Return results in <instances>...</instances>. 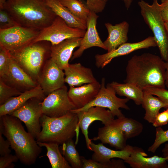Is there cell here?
<instances>
[{
    "label": "cell",
    "mask_w": 168,
    "mask_h": 168,
    "mask_svg": "<svg viewBox=\"0 0 168 168\" xmlns=\"http://www.w3.org/2000/svg\"><path fill=\"white\" fill-rule=\"evenodd\" d=\"M125 83L134 84L141 89L147 87L165 88L166 62L150 53L133 56L126 68Z\"/></svg>",
    "instance_id": "6da1fadb"
},
{
    "label": "cell",
    "mask_w": 168,
    "mask_h": 168,
    "mask_svg": "<svg viewBox=\"0 0 168 168\" xmlns=\"http://www.w3.org/2000/svg\"><path fill=\"white\" fill-rule=\"evenodd\" d=\"M0 132L9 142L21 163L28 166L35 163L42 148L26 131L20 119L9 114L0 116Z\"/></svg>",
    "instance_id": "7a4b0ae2"
},
{
    "label": "cell",
    "mask_w": 168,
    "mask_h": 168,
    "mask_svg": "<svg viewBox=\"0 0 168 168\" xmlns=\"http://www.w3.org/2000/svg\"><path fill=\"white\" fill-rule=\"evenodd\" d=\"M3 9L19 25L40 30L51 25L57 16L45 0H7Z\"/></svg>",
    "instance_id": "3957f363"
},
{
    "label": "cell",
    "mask_w": 168,
    "mask_h": 168,
    "mask_svg": "<svg viewBox=\"0 0 168 168\" xmlns=\"http://www.w3.org/2000/svg\"><path fill=\"white\" fill-rule=\"evenodd\" d=\"M78 120L77 114L71 112L56 117L43 114L40 119L42 129L36 141L62 145L78 133Z\"/></svg>",
    "instance_id": "277c9868"
},
{
    "label": "cell",
    "mask_w": 168,
    "mask_h": 168,
    "mask_svg": "<svg viewBox=\"0 0 168 168\" xmlns=\"http://www.w3.org/2000/svg\"><path fill=\"white\" fill-rule=\"evenodd\" d=\"M141 15L152 32L162 59H168V35L160 12L157 0L150 5L143 0L138 2Z\"/></svg>",
    "instance_id": "5b68a950"
},
{
    "label": "cell",
    "mask_w": 168,
    "mask_h": 168,
    "mask_svg": "<svg viewBox=\"0 0 168 168\" xmlns=\"http://www.w3.org/2000/svg\"><path fill=\"white\" fill-rule=\"evenodd\" d=\"M41 42L32 43L10 52L11 57L34 81L38 80L48 49Z\"/></svg>",
    "instance_id": "8992f818"
},
{
    "label": "cell",
    "mask_w": 168,
    "mask_h": 168,
    "mask_svg": "<svg viewBox=\"0 0 168 168\" xmlns=\"http://www.w3.org/2000/svg\"><path fill=\"white\" fill-rule=\"evenodd\" d=\"M116 94L114 89L108 84L105 86V79L103 77L101 79L100 89L95 98L82 108L72 110L71 112L77 113L86 110L92 106H99L108 108L114 117L116 116L119 118L123 117L124 116L120 108L129 110V107L127 105L129 99L127 98H119Z\"/></svg>",
    "instance_id": "52a82bcc"
},
{
    "label": "cell",
    "mask_w": 168,
    "mask_h": 168,
    "mask_svg": "<svg viewBox=\"0 0 168 168\" xmlns=\"http://www.w3.org/2000/svg\"><path fill=\"white\" fill-rule=\"evenodd\" d=\"M86 30L69 26L59 16L52 23L40 30L32 43L41 41L49 42L51 45H56L64 40L72 38H83Z\"/></svg>",
    "instance_id": "ba28073f"
},
{
    "label": "cell",
    "mask_w": 168,
    "mask_h": 168,
    "mask_svg": "<svg viewBox=\"0 0 168 168\" xmlns=\"http://www.w3.org/2000/svg\"><path fill=\"white\" fill-rule=\"evenodd\" d=\"M40 31L20 25L0 30V46L13 52L32 43Z\"/></svg>",
    "instance_id": "9c48e42d"
},
{
    "label": "cell",
    "mask_w": 168,
    "mask_h": 168,
    "mask_svg": "<svg viewBox=\"0 0 168 168\" xmlns=\"http://www.w3.org/2000/svg\"><path fill=\"white\" fill-rule=\"evenodd\" d=\"M43 100L32 98L10 115L15 117L25 124L28 131L35 139L41 131L40 119L43 114L41 102Z\"/></svg>",
    "instance_id": "30bf717a"
},
{
    "label": "cell",
    "mask_w": 168,
    "mask_h": 168,
    "mask_svg": "<svg viewBox=\"0 0 168 168\" xmlns=\"http://www.w3.org/2000/svg\"><path fill=\"white\" fill-rule=\"evenodd\" d=\"M41 108L44 114L52 117L64 115L76 109L68 97L65 85L45 97L41 102Z\"/></svg>",
    "instance_id": "8fae6325"
},
{
    "label": "cell",
    "mask_w": 168,
    "mask_h": 168,
    "mask_svg": "<svg viewBox=\"0 0 168 168\" xmlns=\"http://www.w3.org/2000/svg\"><path fill=\"white\" fill-rule=\"evenodd\" d=\"M76 113L78 119V126L85 137L86 147L88 149L92 151L90 146L92 140L88 136L89 126L96 120L101 121L104 125L110 124L114 119V117L109 109L99 106H92L86 110Z\"/></svg>",
    "instance_id": "7c38bea8"
},
{
    "label": "cell",
    "mask_w": 168,
    "mask_h": 168,
    "mask_svg": "<svg viewBox=\"0 0 168 168\" xmlns=\"http://www.w3.org/2000/svg\"><path fill=\"white\" fill-rule=\"evenodd\" d=\"M156 46L157 45L153 36H149L137 42H126L113 51L103 54L96 55V65L98 68H103L115 58L128 54L136 50Z\"/></svg>",
    "instance_id": "4fadbf2b"
},
{
    "label": "cell",
    "mask_w": 168,
    "mask_h": 168,
    "mask_svg": "<svg viewBox=\"0 0 168 168\" xmlns=\"http://www.w3.org/2000/svg\"><path fill=\"white\" fill-rule=\"evenodd\" d=\"M63 70L51 58L46 62L38 80L44 94L48 95L65 85Z\"/></svg>",
    "instance_id": "5bb4252c"
},
{
    "label": "cell",
    "mask_w": 168,
    "mask_h": 168,
    "mask_svg": "<svg viewBox=\"0 0 168 168\" xmlns=\"http://www.w3.org/2000/svg\"><path fill=\"white\" fill-rule=\"evenodd\" d=\"M98 17L96 13L91 11L86 21V30L82 38L79 48L73 54L72 60L80 57L85 50L91 47H97L106 50L96 29L97 20Z\"/></svg>",
    "instance_id": "9a60e30c"
},
{
    "label": "cell",
    "mask_w": 168,
    "mask_h": 168,
    "mask_svg": "<svg viewBox=\"0 0 168 168\" xmlns=\"http://www.w3.org/2000/svg\"><path fill=\"white\" fill-rule=\"evenodd\" d=\"M82 38H71L56 45H51V58L61 69L64 70L68 67L73 51L76 48L79 47Z\"/></svg>",
    "instance_id": "2e32d148"
},
{
    "label": "cell",
    "mask_w": 168,
    "mask_h": 168,
    "mask_svg": "<svg viewBox=\"0 0 168 168\" xmlns=\"http://www.w3.org/2000/svg\"><path fill=\"white\" fill-rule=\"evenodd\" d=\"M147 155L142 148L133 147L127 160L124 161L132 168H167V157L154 156L147 157Z\"/></svg>",
    "instance_id": "e0dca14e"
},
{
    "label": "cell",
    "mask_w": 168,
    "mask_h": 168,
    "mask_svg": "<svg viewBox=\"0 0 168 168\" xmlns=\"http://www.w3.org/2000/svg\"><path fill=\"white\" fill-rule=\"evenodd\" d=\"M1 78L6 83H8L11 86L16 88H21L30 89L39 85L12 57L10 61L8 71Z\"/></svg>",
    "instance_id": "ac0fdd59"
},
{
    "label": "cell",
    "mask_w": 168,
    "mask_h": 168,
    "mask_svg": "<svg viewBox=\"0 0 168 168\" xmlns=\"http://www.w3.org/2000/svg\"><path fill=\"white\" fill-rule=\"evenodd\" d=\"M100 83L97 81L79 86L70 87L68 97L76 107L80 109L91 102L97 95Z\"/></svg>",
    "instance_id": "d6986e66"
},
{
    "label": "cell",
    "mask_w": 168,
    "mask_h": 168,
    "mask_svg": "<svg viewBox=\"0 0 168 168\" xmlns=\"http://www.w3.org/2000/svg\"><path fill=\"white\" fill-rule=\"evenodd\" d=\"M63 70L65 82L70 87L79 86L97 81L91 69L80 63L69 64Z\"/></svg>",
    "instance_id": "ffe728a7"
},
{
    "label": "cell",
    "mask_w": 168,
    "mask_h": 168,
    "mask_svg": "<svg viewBox=\"0 0 168 168\" xmlns=\"http://www.w3.org/2000/svg\"><path fill=\"white\" fill-rule=\"evenodd\" d=\"M45 94L40 85L22 92L18 96L13 97L0 105V117L9 114L17 110L30 99L36 98L43 100Z\"/></svg>",
    "instance_id": "44dd1931"
},
{
    "label": "cell",
    "mask_w": 168,
    "mask_h": 168,
    "mask_svg": "<svg viewBox=\"0 0 168 168\" xmlns=\"http://www.w3.org/2000/svg\"><path fill=\"white\" fill-rule=\"evenodd\" d=\"M108 33V37L103 42L107 52L113 51L127 42L129 24L126 21L113 25L110 23L105 24Z\"/></svg>",
    "instance_id": "7402d4cb"
},
{
    "label": "cell",
    "mask_w": 168,
    "mask_h": 168,
    "mask_svg": "<svg viewBox=\"0 0 168 168\" xmlns=\"http://www.w3.org/2000/svg\"><path fill=\"white\" fill-rule=\"evenodd\" d=\"M102 143L96 144L92 142L90 146L94 153L92 156V159L102 163H108L111 161V159L118 158L126 161L130 155L133 147L127 145L122 150H114L108 148Z\"/></svg>",
    "instance_id": "603a6c76"
},
{
    "label": "cell",
    "mask_w": 168,
    "mask_h": 168,
    "mask_svg": "<svg viewBox=\"0 0 168 168\" xmlns=\"http://www.w3.org/2000/svg\"><path fill=\"white\" fill-rule=\"evenodd\" d=\"M127 139L121 130L113 122L110 124L99 128L97 136L91 139L94 141L99 140L102 143L108 144L119 150L126 147Z\"/></svg>",
    "instance_id": "cb8c5ba5"
},
{
    "label": "cell",
    "mask_w": 168,
    "mask_h": 168,
    "mask_svg": "<svg viewBox=\"0 0 168 168\" xmlns=\"http://www.w3.org/2000/svg\"><path fill=\"white\" fill-rule=\"evenodd\" d=\"M47 5L57 16L63 19L70 27L86 30V21L73 15L59 0H45Z\"/></svg>",
    "instance_id": "d4e9b609"
},
{
    "label": "cell",
    "mask_w": 168,
    "mask_h": 168,
    "mask_svg": "<svg viewBox=\"0 0 168 168\" xmlns=\"http://www.w3.org/2000/svg\"><path fill=\"white\" fill-rule=\"evenodd\" d=\"M108 84L114 89L116 94L132 100L137 105H142L144 91L136 85L129 83H121L116 82Z\"/></svg>",
    "instance_id": "484cf974"
},
{
    "label": "cell",
    "mask_w": 168,
    "mask_h": 168,
    "mask_svg": "<svg viewBox=\"0 0 168 168\" xmlns=\"http://www.w3.org/2000/svg\"><path fill=\"white\" fill-rule=\"evenodd\" d=\"M144 95L142 105L145 113L144 119L148 123H152L162 108H167V105L159 98L143 91Z\"/></svg>",
    "instance_id": "4316f807"
},
{
    "label": "cell",
    "mask_w": 168,
    "mask_h": 168,
    "mask_svg": "<svg viewBox=\"0 0 168 168\" xmlns=\"http://www.w3.org/2000/svg\"><path fill=\"white\" fill-rule=\"evenodd\" d=\"M40 147H44L47 150L46 156L52 168H71V166L61 154L59 145L53 142L37 141Z\"/></svg>",
    "instance_id": "83f0119b"
},
{
    "label": "cell",
    "mask_w": 168,
    "mask_h": 168,
    "mask_svg": "<svg viewBox=\"0 0 168 168\" xmlns=\"http://www.w3.org/2000/svg\"><path fill=\"white\" fill-rule=\"evenodd\" d=\"M113 123L119 128L127 139L138 136L143 129L141 123L124 116L114 119Z\"/></svg>",
    "instance_id": "f1b7e54d"
},
{
    "label": "cell",
    "mask_w": 168,
    "mask_h": 168,
    "mask_svg": "<svg viewBox=\"0 0 168 168\" xmlns=\"http://www.w3.org/2000/svg\"><path fill=\"white\" fill-rule=\"evenodd\" d=\"M76 145L72 139L68 140L62 144V152L72 168H82L81 157L76 148Z\"/></svg>",
    "instance_id": "f546056e"
},
{
    "label": "cell",
    "mask_w": 168,
    "mask_h": 168,
    "mask_svg": "<svg viewBox=\"0 0 168 168\" xmlns=\"http://www.w3.org/2000/svg\"><path fill=\"white\" fill-rule=\"evenodd\" d=\"M59 1L75 16L86 21L91 11L86 4L80 0H59Z\"/></svg>",
    "instance_id": "4dcf8cb0"
},
{
    "label": "cell",
    "mask_w": 168,
    "mask_h": 168,
    "mask_svg": "<svg viewBox=\"0 0 168 168\" xmlns=\"http://www.w3.org/2000/svg\"><path fill=\"white\" fill-rule=\"evenodd\" d=\"M81 157L83 163L82 168H122L123 166V162L120 159L116 160L112 159L109 163H102Z\"/></svg>",
    "instance_id": "1f68e13d"
},
{
    "label": "cell",
    "mask_w": 168,
    "mask_h": 168,
    "mask_svg": "<svg viewBox=\"0 0 168 168\" xmlns=\"http://www.w3.org/2000/svg\"><path fill=\"white\" fill-rule=\"evenodd\" d=\"M21 93L17 88L6 83L0 78V105L11 98L18 96Z\"/></svg>",
    "instance_id": "d6a6232c"
},
{
    "label": "cell",
    "mask_w": 168,
    "mask_h": 168,
    "mask_svg": "<svg viewBox=\"0 0 168 168\" xmlns=\"http://www.w3.org/2000/svg\"><path fill=\"white\" fill-rule=\"evenodd\" d=\"M168 141V130L164 131L161 127H156L155 138L153 143L149 147V152L155 153L163 143Z\"/></svg>",
    "instance_id": "836d02e7"
},
{
    "label": "cell",
    "mask_w": 168,
    "mask_h": 168,
    "mask_svg": "<svg viewBox=\"0 0 168 168\" xmlns=\"http://www.w3.org/2000/svg\"><path fill=\"white\" fill-rule=\"evenodd\" d=\"M11 57L10 52L0 46V77H3L7 72Z\"/></svg>",
    "instance_id": "e575fe53"
},
{
    "label": "cell",
    "mask_w": 168,
    "mask_h": 168,
    "mask_svg": "<svg viewBox=\"0 0 168 168\" xmlns=\"http://www.w3.org/2000/svg\"><path fill=\"white\" fill-rule=\"evenodd\" d=\"M19 25L8 12L0 9V30H4Z\"/></svg>",
    "instance_id": "d590c367"
},
{
    "label": "cell",
    "mask_w": 168,
    "mask_h": 168,
    "mask_svg": "<svg viewBox=\"0 0 168 168\" xmlns=\"http://www.w3.org/2000/svg\"><path fill=\"white\" fill-rule=\"evenodd\" d=\"M143 91L159 98L167 105L166 108H168V90L165 88L150 87L145 88Z\"/></svg>",
    "instance_id": "8d00e7d4"
},
{
    "label": "cell",
    "mask_w": 168,
    "mask_h": 168,
    "mask_svg": "<svg viewBox=\"0 0 168 168\" xmlns=\"http://www.w3.org/2000/svg\"><path fill=\"white\" fill-rule=\"evenodd\" d=\"M108 0H86V5L90 11L96 13L104 9Z\"/></svg>",
    "instance_id": "74e56055"
},
{
    "label": "cell",
    "mask_w": 168,
    "mask_h": 168,
    "mask_svg": "<svg viewBox=\"0 0 168 168\" xmlns=\"http://www.w3.org/2000/svg\"><path fill=\"white\" fill-rule=\"evenodd\" d=\"M19 160L15 154H10L0 156V168H13L15 165L13 163L17 162Z\"/></svg>",
    "instance_id": "f35d334b"
},
{
    "label": "cell",
    "mask_w": 168,
    "mask_h": 168,
    "mask_svg": "<svg viewBox=\"0 0 168 168\" xmlns=\"http://www.w3.org/2000/svg\"><path fill=\"white\" fill-rule=\"evenodd\" d=\"M161 113H159L155 117L152 125L155 127L166 125L168 123V108Z\"/></svg>",
    "instance_id": "ab89813d"
},
{
    "label": "cell",
    "mask_w": 168,
    "mask_h": 168,
    "mask_svg": "<svg viewBox=\"0 0 168 168\" xmlns=\"http://www.w3.org/2000/svg\"><path fill=\"white\" fill-rule=\"evenodd\" d=\"M10 143L7 139L5 140L2 136V134L0 132V156L10 154L11 150Z\"/></svg>",
    "instance_id": "60d3db41"
},
{
    "label": "cell",
    "mask_w": 168,
    "mask_h": 168,
    "mask_svg": "<svg viewBox=\"0 0 168 168\" xmlns=\"http://www.w3.org/2000/svg\"><path fill=\"white\" fill-rule=\"evenodd\" d=\"M160 7L162 18L165 22L168 21V0H161Z\"/></svg>",
    "instance_id": "b9f144b4"
},
{
    "label": "cell",
    "mask_w": 168,
    "mask_h": 168,
    "mask_svg": "<svg viewBox=\"0 0 168 168\" xmlns=\"http://www.w3.org/2000/svg\"><path fill=\"white\" fill-rule=\"evenodd\" d=\"M163 156L164 157H168V143L166 144L162 150ZM168 161V158L167 160Z\"/></svg>",
    "instance_id": "7bdbcfd3"
},
{
    "label": "cell",
    "mask_w": 168,
    "mask_h": 168,
    "mask_svg": "<svg viewBox=\"0 0 168 168\" xmlns=\"http://www.w3.org/2000/svg\"><path fill=\"white\" fill-rule=\"evenodd\" d=\"M166 74L165 85L166 86L168 89V59L166 61Z\"/></svg>",
    "instance_id": "ee69618b"
},
{
    "label": "cell",
    "mask_w": 168,
    "mask_h": 168,
    "mask_svg": "<svg viewBox=\"0 0 168 168\" xmlns=\"http://www.w3.org/2000/svg\"><path fill=\"white\" fill-rule=\"evenodd\" d=\"M123 0L124 1L125 4V7H126L127 9H128L129 8L131 4V3L133 1V0Z\"/></svg>",
    "instance_id": "f6af8a7d"
},
{
    "label": "cell",
    "mask_w": 168,
    "mask_h": 168,
    "mask_svg": "<svg viewBox=\"0 0 168 168\" xmlns=\"http://www.w3.org/2000/svg\"><path fill=\"white\" fill-rule=\"evenodd\" d=\"M7 0H0V9H3L4 6Z\"/></svg>",
    "instance_id": "bcb514c9"
},
{
    "label": "cell",
    "mask_w": 168,
    "mask_h": 168,
    "mask_svg": "<svg viewBox=\"0 0 168 168\" xmlns=\"http://www.w3.org/2000/svg\"><path fill=\"white\" fill-rule=\"evenodd\" d=\"M165 27L168 35V21L165 22Z\"/></svg>",
    "instance_id": "7dc6e473"
}]
</instances>
